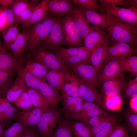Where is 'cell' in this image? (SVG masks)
Instances as JSON below:
<instances>
[{"label":"cell","instance_id":"obj_1","mask_svg":"<svg viewBox=\"0 0 137 137\" xmlns=\"http://www.w3.org/2000/svg\"><path fill=\"white\" fill-rule=\"evenodd\" d=\"M109 42L127 43L133 48L137 45V27L122 21L111 25L105 30Z\"/></svg>","mask_w":137,"mask_h":137},{"label":"cell","instance_id":"obj_2","mask_svg":"<svg viewBox=\"0 0 137 137\" xmlns=\"http://www.w3.org/2000/svg\"><path fill=\"white\" fill-rule=\"evenodd\" d=\"M30 56L33 60L40 63L50 70H64L71 71L70 68L62 63L52 52L37 46L31 50Z\"/></svg>","mask_w":137,"mask_h":137},{"label":"cell","instance_id":"obj_3","mask_svg":"<svg viewBox=\"0 0 137 137\" xmlns=\"http://www.w3.org/2000/svg\"><path fill=\"white\" fill-rule=\"evenodd\" d=\"M63 118L61 110L57 108H50L43 114L36 126L38 134L41 137H48Z\"/></svg>","mask_w":137,"mask_h":137},{"label":"cell","instance_id":"obj_4","mask_svg":"<svg viewBox=\"0 0 137 137\" xmlns=\"http://www.w3.org/2000/svg\"><path fill=\"white\" fill-rule=\"evenodd\" d=\"M62 22L65 46L71 47L82 46V40L77 31L72 14L63 18Z\"/></svg>","mask_w":137,"mask_h":137},{"label":"cell","instance_id":"obj_5","mask_svg":"<svg viewBox=\"0 0 137 137\" xmlns=\"http://www.w3.org/2000/svg\"><path fill=\"white\" fill-rule=\"evenodd\" d=\"M72 72L79 79L96 87L99 84L97 73L89 59L84 62L74 64L69 66Z\"/></svg>","mask_w":137,"mask_h":137},{"label":"cell","instance_id":"obj_6","mask_svg":"<svg viewBox=\"0 0 137 137\" xmlns=\"http://www.w3.org/2000/svg\"><path fill=\"white\" fill-rule=\"evenodd\" d=\"M79 6L81 10L89 23L104 30L105 31L113 24L121 21L108 12L100 13L84 9Z\"/></svg>","mask_w":137,"mask_h":137},{"label":"cell","instance_id":"obj_7","mask_svg":"<svg viewBox=\"0 0 137 137\" xmlns=\"http://www.w3.org/2000/svg\"><path fill=\"white\" fill-rule=\"evenodd\" d=\"M62 19L54 23L47 37L37 46L51 52L65 46L62 29Z\"/></svg>","mask_w":137,"mask_h":137},{"label":"cell","instance_id":"obj_8","mask_svg":"<svg viewBox=\"0 0 137 137\" xmlns=\"http://www.w3.org/2000/svg\"><path fill=\"white\" fill-rule=\"evenodd\" d=\"M76 76L79 97L84 101L96 104L103 109L104 108V99L101 93L96 87L84 82Z\"/></svg>","mask_w":137,"mask_h":137},{"label":"cell","instance_id":"obj_9","mask_svg":"<svg viewBox=\"0 0 137 137\" xmlns=\"http://www.w3.org/2000/svg\"><path fill=\"white\" fill-rule=\"evenodd\" d=\"M61 110L63 118L67 120H80L84 101L80 97H68L62 99Z\"/></svg>","mask_w":137,"mask_h":137},{"label":"cell","instance_id":"obj_10","mask_svg":"<svg viewBox=\"0 0 137 137\" xmlns=\"http://www.w3.org/2000/svg\"><path fill=\"white\" fill-rule=\"evenodd\" d=\"M122 58L110 60L102 66L97 73L99 83L101 84L106 81L115 78L122 73L121 62Z\"/></svg>","mask_w":137,"mask_h":137},{"label":"cell","instance_id":"obj_11","mask_svg":"<svg viewBox=\"0 0 137 137\" xmlns=\"http://www.w3.org/2000/svg\"><path fill=\"white\" fill-rule=\"evenodd\" d=\"M128 83L123 73L115 78L104 82L101 84V87L103 98L116 95H120L125 91Z\"/></svg>","mask_w":137,"mask_h":137},{"label":"cell","instance_id":"obj_12","mask_svg":"<svg viewBox=\"0 0 137 137\" xmlns=\"http://www.w3.org/2000/svg\"><path fill=\"white\" fill-rule=\"evenodd\" d=\"M45 112L40 109L32 105L17 114L15 116L16 121L25 127H36Z\"/></svg>","mask_w":137,"mask_h":137},{"label":"cell","instance_id":"obj_13","mask_svg":"<svg viewBox=\"0 0 137 137\" xmlns=\"http://www.w3.org/2000/svg\"><path fill=\"white\" fill-rule=\"evenodd\" d=\"M137 53L136 48L133 47L127 43L114 42L112 45L107 47L103 65L110 60L134 55Z\"/></svg>","mask_w":137,"mask_h":137},{"label":"cell","instance_id":"obj_14","mask_svg":"<svg viewBox=\"0 0 137 137\" xmlns=\"http://www.w3.org/2000/svg\"><path fill=\"white\" fill-rule=\"evenodd\" d=\"M102 9L104 12H108L122 21L137 27V8H125L113 6Z\"/></svg>","mask_w":137,"mask_h":137},{"label":"cell","instance_id":"obj_15","mask_svg":"<svg viewBox=\"0 0 137 137\" xmlns=\"http://www.w3.org/2000/svg\"><path fill=\"white\" fill-rule=\"evenodd\" d=\"M73 5L72 14L77 31L83 40L94 29V26L90 25L78 5L73 3Z\"/></svg>","mask_w":137,"mask_h":137},{"label":"cell","instance_id":"obj_16","mask_svg":"<svg viewBox=\"0 0 137 137\" xmlns=\"http://www.w3.org/2000/svg\"><path fill=\"white\" fill-rule=\"evenodd\" d=\"M73 4L70 0H48L47 4L48 15L62 18L72 14Z\"/></svg>","mask_w":137,"mask_h":137},{"label":"cell","instance_id":"obj_17","mask_svg":"<svg viewBox=\"0 0 137 137\" xmlns=\"http://www.w3.org/2000/svg\"><path fill=\"white\" fill-rule=\"evenodd\" d=\"M28 28L24 29L19 33L14 41L8 46L12 54L17 60L21 62L24 52L27 50Z\"/></svg>","mask_w":137,"mask_h":137},{"label":"cell","instance_id":"obj_18","mask_svg":"<svg viewBox=\"0 0 137 137\" xmlns=\"http://www.w3.org/2000/svg\"><path fill=\"white\" fill-rule=\"evenodd\" d=\"M94 26V29L83 40V46L90 55L94 50L102 43L107 37V33L105 31Z\"/></svg>","mask_w":137,"mask_h":137},{"label":"cell","instance_id":"obj_19","mask_svg":"<svg viewBox=\"0 0 137 137\" xmlns=\"http://www.w3.org/2000/svg\"><path fill=\"white\" fill-rule=\"evenodd\" d=\"M39 91L43 95L49 107L57 108L62 98L58 91L46 82H42L40 84Z\"/></svg>","mask_w":137,"mask_h":137},{"label":"cell","instance_id":"obj_20","mask_svg":"<svg viewBox=\"0 0 137 137\" xmlns=\"http://www.w3.org/2000/svg\"><path fill=\"white\" fill-rule=\"evenodd\" d=\"M71 71L62 69L50 70L46 74L44 78L50 85L58 91L61 90L64 84L66 82L69 73Z\"/></svg>","mask_w":137,"mask_h":137},{"label":"cell","instance_id":"obj_21","mask_svg":"<svg viewBox=\"0 0 137 137\" xmlns=\"http://www.w3.org/2000/svg\"><path fill=\"white\" fill-rule=\"evenodd\" d=\"M18 77L21 79L28 87L39 91V87L42 82H46L45 78H40L33 75L24 67L19 64L15 68Z\"/></svg>","mask_w":137,"mask_h":137},{"label":"cell","instance_id":"obj_22","mask_svg":"<svg viewBox=\"0 0 137 137\" xmlns=\"http://www.w3.org/2000/svg\"><path fill=\"white\" fill-rule=\"evenodd\" d=\"M109 40L108 37L96 48L90 55L89 60L97 72L103 66Z\"/></svg>","mask_w":137,"mask_h":137},{"label":"cell","instance_id":"obj_23","mask_svg":"<svg viewBox=\"0 0 137 137\" xmlns=\"http://www.w3.org/2000/svg\"><path fill=\"white\" fill-rule=\"evenodd\" d=\"M48 1L41 0L35 7L30 19L25 24L22 25L23 29L28 28L33 24L42 20L48 15L47 4Z\"/></svg>","mask_w":137,"mask_h":137},{"label":"cell","instance_id":"obj_24","mask_svg":"<svg viewBox=\"0 0 137 137\" xmlns=\"http://www.w3.org/2000/svg\"><path fill=\"white\" fill-rule=\"evenodd\" d=\"M17 114L16 108L7 100L0 106V122L4 128L8 127Z\"/></svg>","mask_w":137,"mask_h":137},{"label":"cell","instance_id":"obj_25","mask_svg":"<svg viewBox=\"0 0 137 137\" xmlns=\"http://www.w3.org/2000/svg\"><path fill=\"white\" fill-rule=\"evenodd\" d=\"M15 68L0 71V98L5 99L6 93L14 81Z\"/></svg>","mask_w":137,"mask_h":137},{"label":"cell","instance_id":"obj_26","mask_svg":"<svg viewBox=\"0 0 137 137\" xmlns=\"http://www.w3.org/2000/svg\"><path fill=\"white\" fill-rule=\"evenodd\" d=\"M19 64L12 55L7 52L0 38V71L15 68Z\"/></svg>","mask_w":137,"mask_h":137},{"label":"cell","instance_id":"obj_27","mask_svg":"<svg viewBox=\"0 0 137 137\" xmlns=\"http://www.w3.org/2000/svg\"><path fill=\"white\" fill-rule=\"evenodd\" d=\"M26 89L24 82L18 77L7 91L5 99L8 102H13Z\"/></svg>","mask_w":137,"mask_h":137},{"label":"cell","instance_id":"obj_28","mask_svg":"<svg viewBox=\"0 0 137 137\" xmlns=\"http://www.w3.org/2000/svg\"><path fill=\"white\" fill-rule=\"evenodd\" d=\"M52 52L55 54L60 61L63 59L75 56L88 54L90 55L83 46L68 48L61 47Z\"/></svg>","mask_w":137,"mask_h":137},{"label":"cell","instance_id":"obj_29","mask_svg":"<svg viewBox=\"0 0 137 137\" xmlns=\"http://www.w3.org/2000/svg\"><path fill=\"white\" fill-rule=\"evenodd\" d=\"M26 88L32 105L40 109L45 112L49 111L50 108L39 91L31 89L26 85Z\"/></svg>","mask_w":137,"mask_h":137},{"label":"cell","instance_id":"obj_30","mask_svg":"<svg viewBox=\"0 0 137 137\" xmlns=\"http://www.w3.org/2000/svg\"><path fill=\"white\" fill-rule=\"evenodd\" d=\"M18 23L8 26L3 30L1 33L3 44L7 49L19 34Z\"/></svg>","mask_w":137,"mask_h":137},{"label":"cell","instance_id":"obj_31","mask_svg":"<svg viewBox=\"0 0 137 137\" xmlns=\"http://www.w3.org/2000/svg\"><path fill=\"white\" fill-rule=\"evenodd\" d=\"M122 73L128 72L132 76H137V56L130 55L123 57L121 62Z\"/></svg>","mask_w":137,"mask_h":137},{"label":"cell","instance_id":"obj_32","mask_svg":"<svg viewBox=\"0 0 137 137\" xmlns=\"http://www.w3.org/2000/svg\"><path fill=\"white\" fill-rule=\"evenodd\" d=\"M24 67L33 75L40 78L44 76L50 70L44 65L32 60L27 61Z\"/></svg>","mask_w":137,"mask_h":137},{"label":"cell","instance_id":"obj_33","mask_svg":"<svg viewBox=\"0 0 137 137\" xmlns=\"http://www.w3.org/2000/svg\"><path fill=\"white\" fill-rule=\"evenodd\" d=\"M48 137H73L71 127V120L63 118L56 129Z\"/></svg>","mask_w":137,"mask_h":137},{"label":"cell","instance_id":"obj_34","mask_svg":"<svg viewBox=\"0 0 137 137\" xmlns=\"http://www.w3.org/2000/svg\"><path fill=\"white\" fill-rule=\"evenodd\" d=\"M71 127L73 137H92L88 128L80 120H71Z\"/></svg>","mask_w":137,"mask_h":137},{"label":"cell","instance_id":"obj_35","mask_svg":"<svg viewBox=\"0 0 137 137\" xmlns=\"http://www.w3.org/2000/svg\"><path fill=\"white\" fill-rule=\"evenodd\" d=\"M101 8L112 6H121L125 8L130 7L137 8V0H99Z\"/></svg>","mask_w":137,"mask_h":137},{"label":"cell","instance_id":"obj_36","mask_svg":"<svg viewBox=\"0 0 137 137\" xmlns=\"http://www.w3.org/2000/svg\"><path fill=\"white\" fill-rule=\"evenodd\" d=\"M26 127L18 121L5 129L1 137H22Z\"/></svg>","mask_w":137,"mask_h":137},{"label":"cell","instance_id":"obj_37","mask_svg":"<svg viewBox=\"0 0 137 137\" xmlns=\"http://www.w3.org/2000/svg\"><path fill=\"white\" fill-rule=\"evenodd\" d=\"M128 130L130 131L133 135L137 133V113L131 110L128 109L123 113Z\"/></svg>","mask_w":137,"mask_h":137},{"label":"cell","instance_id":"obj_38","mask_svg":"<svg viewBox=\"0 0 137 137\" xmlns=\"http://www.w3.org/2000/svg\"><path fill=\"white\" fill-rule=\"evenodd\" d=\"M31 5L29 0H14L10 7L16 23L20 15Z\"/></svg>","mask_w":137,"mask_h":137},{"label":"cell","instance_id":"obj_39","mask_svg":"<svg viewBox=\"0 0 137 137\" xmlns=\"http://www.w3.org/2000/svg\"><path fill=\"white\" fill-rule=\"evenodd\" d=\"M104 107L110 110L117 111L121 108L122 99L120 95L106 97L103 98Z\"/></svg>","mask_w":137,"mask_h":137},{"label":"cell","instance_id":"obj_40","mask_svg":"<svg viewBox=\"0 0 137 137\" xmlns=\"http://www.w3.org/2000/svg\"><path fill=\"white\" fill-rule=\"evenodd\" d=\"M73 4H77L84 9L104 13L97 0H72Z\"/></svg>","mask_w":137,"mask_h":137},{"label":"cell","instance_id":"obj_41","mask_svg":"<svg viewBox=\"0 0 137 137\" xmlns=\"http://www.w3.org/2000/svg\"><path fill=\"white\" fill-rule=\"evenodd\" d=\"M61 90L62 99L68 97H80L78 88L68 82H66L64 84Z\"/></svg>","mask_w":137,"mask_h":137},{"label":"cell","instance_id":"obj_42","mask_svg":"<svg viewBox=\"0 0 137 137\" xmlns=\"http://www.w3.org/2000/svg\"><path fill=\"white\" fill-rule=\"evenodd\" d=\"M13 103L17 107L23 109L28 108L32 105L26 89L19 96Z\"/></svg>","mask_w":137,"mask_h":137},{"label":"cell","instance_id":"obj_43","mask_svg":"<svg viewBox=\"0 0 137 137\" xmlns=\"http://www.w3.org/2000/svg\"><path fill=\"white\" fill-rule=\"evenodd\" d=\"M115 115L108 113L94 126L89 129L92 137L102 129Z\"/></svg>","mask_w":137,"mask_h":137},{"label":"cell","instance_id":"obj_44","mask_svg":"<svg viewBox=\"0 0 137 137\" xmlns=\"http://www.w3.org/2000/svg\"><path fill=\"white\" fill-rule=\"evenodd\" d=\"M117 119L115 116L105 127L93 137H109L114 128L117 123Z\"/></svg>","mask_w":137,"mask_h":137},{"label":"cell","instance_id":"obj_45","mask_svg":"<svg viewBox=\"0 0 137 137\" xmlns=\"http://www.w3.org/2000/svg\"><path fill=\"white\" fill-rule=\"evenodd\" d=\"M125 94L127 97L130 98L137 96V76L128 82Z\"/></svg>","mask_w":137,"mask_h":137},{"label":"cell","instance_id":"obj_46","mask_svg":"<svg viewBox=\"0 0 137 137\" xmlns=\"http://www.w3.org/2000/svg\"><path fill=\"white\" fill-rule=\"evenodd\" d=\"M107 113L101 107L96 108L87 112L81 118L80 121L85 125L90 118L95 116L104 115Z\"/></svg>","mask_w":137,"mask_h":137},{"label":"cell","instance_id":"obj_47","mask_svg":"<svg viewBox=\"0 0 137 137\" xmlns=\"http://www.w3.org/2000/svg\"><path fill=\"white\" fill-rule=\"evenodd\" d=\"M129 136L127 128L122 124L117 123L109 137H127Z\"/></svg>","mask_w":137,"mask_h":137},{"label":"cell","instance_id":"obj_48","mask_svg":"<svg viewBox=\"0 0 137 137\" xmlns=\"http://www.w3.org/2000/svg\"><path fill=\"white\" fill-rule=\"evenodd\" d=\"M0 13L5 19L7 27L15 23V19L10 9L2 7H0Z\"/></svg>","mask_w":137,"mask_h":137},{"label":"cell","instance_id":"obj_49","mask_svg":"<svg viewBox=\"0 0 137 137\" xmlns=\"http://www.w3.org/2000/svg\"><path fill=\"white\" fill-rule=\"evenodd\" d=\"M36 6L31 4L21 14L16 23L23 25L26 23L30 19L32 11Z\"/></svg>","mask_w":137,"mask_h":137},{"label":"cell","instance_id":"obj_50","mask_svg":"<svg viewBox=\"0 0 137 137\" xmlns=\"http://www.w3.org/2000/svg\"><path fill=\"white\" fill-rule=\"evenodd\" d=\"M99 107H100L96 104L84 101L82 104L81 118L88 112L93 109Z\"/></svg>","mask_w":137,"mask_h":137},{"label":"cell","instance_id":"obj_51","mask_svg":"<svg viewBox=\"0 0 137 137\" xmlns=\"http://www.w3.org/2000/svg\"><path fill=\"white\" fill-rule=\"evenodd\" d=\"M36 127H27L22 137H41L38 134Z\"/></svg>","mask_w":137,"mask_h":137},{"label":"cell","instance_id":"obj_52","mask_svg":"<svg viewBox=\"0 0 137 137\" xmlns=\"http://www.w3.org/2000/svg\"><path fill=\"white\" fill-rule=\"evenodd\" d=\"M108 113L104 115L95 116L90 118L85 125L89 129L91 128L96 125Z\"/></svg>","mask_w":137,"mask_h":137},{"label":"cell","instance_id":"obj_53","mask_svg":"<svg viewBox=\"0 0 137 137\" xmlns=\"http://www.w3.org/2000/svg\"><path fill=\"white\" fill-rule=\"evenodd\" d=\"M137 96L131 98L130 105L131 110L133 111L137 112Z\"/></svg>","mask_w":137,"mask_h":137},{"label":"cell","instance_id":"obj_54","mask_svg":"<svg viewBox=\"0 0 137 137\" xmlns=\"http://www.w3.org/2000/svg\"><path fill=\"white\" fill-rule=\"evenodd\" d=\"M14 0H0V5L2 7L7 8L10 6Z\"/></svg>","mask_w":137,"mask_h":137},{"label":"cell","instance_id":"obj_55","mask_svg":"<svg viewBox=\"0 0 137 137\" xmlns=\"http://www.w3.org/2000/svg\"><path fill=\"white\" fill-rule=\"evenodd\" d=\"M29 1L31 4L35 6L38 5L41 1L39 0H30Z\"/></svg>","mask_w":137,"mask_h":137},{"label":"cell","instance_id":"obj_56","mask_svg":"<svg viewBox=\"0 0 137 137\" xmlns=\"http://www.w3.org/2000/svg\"><path fill=\"white\" fill-rule=\"evenodd\" d=\"M5 129L4 126L0 122V137H1Z\"/></svg>","mask_w":137,"mask_h":137},{"label":"cell","instance_id":"obj_57","mask_svg":"<svg viewBox=\"0 0 137 137\" xmlns=\"http://www.w3.org/2000/svg\"><path fill=\"white\" fill-rule=\"evenodd\" d=\"M7 100L5 99H3L0 98V106L4 102Z\"/></svg>","mask_w":137,"mask_h":137},{"label":"cell","instance_id":"obj_58","mask_svg":"<svg viewBox=\"0 0 137 137\" xmlns=\"http://www.w3.org/2000/svg\"><path fill=\"white\" fill-rule=\"evenodd\" d=\"M127 137H137V136L136 135H132L131 136H128Z\"/></svg>","mask_w":137,"mask_h":137}]
</instances>
